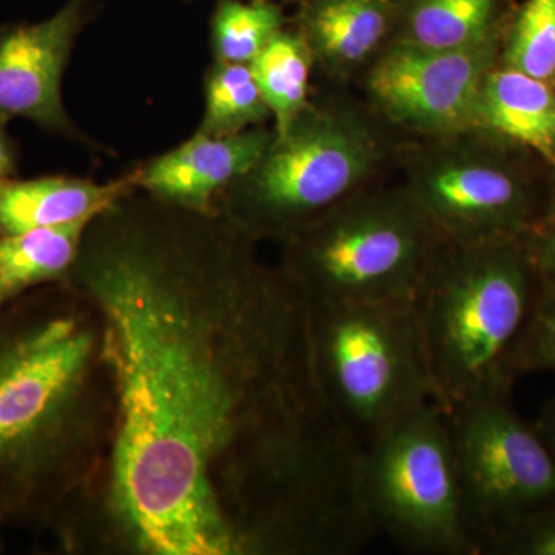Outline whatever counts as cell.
Listing matches in <instances>:
<instances>
[{
  "label": "cell",
  "mask_w": 555,
  "mask_h": 555,
  "mask_svg": "<svg viewBox=\"0 0 555 555\" xmlns=\"http://www.w3.org/2000/svg\"><path fill=\"white\" fill-rule=\"evenodd\" d=\"M275 131V130H273ZM389 153L371 109L339 96L310 100L215 211L255 243L278 247L327 208L372 184Z\"/></svg>",
  "instance_id": "4"
},
{
  "label": "cell",
  "mask_w": 555,
  "mask_h": 555,
  "mask_svg": "<svg viewBox=\"0 0 555 555\" xmlns=\"http://www.w3.org/2000/svg\"><path fill=\"white\" fill-rule=\"evenodd\" d=\"M93 0H67L47 20L0 28V116L100 152L65 108L64 86L73 51L89 24Z\"/></svg>",
  "instance_id": "11"
},
{
  "label": "cell",
  "mask_w": 555,
  "mask_h": 555,
  "mask_svg": "<svg viewBox=\"0 0 555 555\" xmlns=\"http://www.w3.org/2000/svg\"><path fill=\"white\" fill-rule=\"evenodd\" d=\"M401 188L444 240L526 238L547 218L550 166L483 130L404 150Z\"/></svg>",
  "instance_id": "7"
},
{
  "label": "cell",
  "mask_w": 555,
  "mask_h": 555,
  "mask_svg": "<svg viewBox=\"0 0 555 555\" xmlns=\"http://www.w3.org/2000/svg\"><path fill=\"white\" fill-rule=\"evenodd\" d=\"M10 119L0 116V185L17 177L20 169V147L11 137Z\"/></svg>",
  "instance_id": "25"
},
{
  "label": "cell",
  "mask_w": 555,
  "mask_h": 555,
  "mask_svg": "<svg viewBox=\"0 0 555 555\" xmlns=\"http://www.w3.org/2000/svg\"><path fill=\"white\" fill-rule=\"evenodd\" d=\"M551 217H555V164L547 173V218Z\"/></svg>",
  "instance_id": "27"
},
{
  "label": "cell",
  "mask_w": 555,
  "mask_h": 555,
  "mask_svg": "<svg viewBox=\"0 0 555 555\" xmlns=\"http://www.w3.org/2000/svg\"><path fill=\"white\" fill-rule=\"evenodd\" d=\"M526 246L540 276L555 278V217L547 218L531 235Z\"/></svg>",
  "instance_id": "24"
},
{
  "label": "cell",
  "mask_w": 555,
  "mask_h": 555,
  "mask_svg": "<svg viewBox=\"0 0 555 555\" xmlns=\"http://www.w3.org/2000/svg\"><path fill=\"white\" fill-rule=\"evenodd\" d=\"M555 371V278L540 276L521 350V374Z\"/></svg>",
  "instance_id": "22"
},
{
  "label": "cell",
  "mask_w": 555,
  "mask_h": 555,
  "mask_svg": "<svg viewBox=\"0 0 555 555\" xmlns=\"http://www.w3.org/2000/svg\"><path fill=\"white\" fill-rule=\"evenodd\" d=\"M275 2H276V0H275ZM281 2H286V3H298V5H299V3L305 2V0H281Z\"/></svg>",
  "instance_id": "28"
},
{
  "label": "cell",
  "mask_w": 555,
  "mask_h": 555,
  "mask_svg": "<svg viewBox=\"0 0 555 555\" xmlns=\"http://www.w3.org/2000/svg\"><path fill=\"white\" fill-rule=\"evenodd\" d=\"M360 492L378 534L404 553L480 555L448 416L427 403L361 455Z\"/></svg>",
  "instance_id": "8"
},
{
  "label": "cell",
  "mask_w": 555,
  "mask_h": 555,
  "mask_svg": "<svg viewBox=\"0 0 555 555\" xmlns=\"http://www.w3.org/2000/svg\"><path fill=\"white\" fill-rule=\"evenodd\" d=\"M390 42L456 50L503 42L513 0H392Z\"/></svg>",
  "instance_id": "16"
},
{
  "label": "cell",
  "mask_w": 555,
  "mask_h": 555,
  "mask_svg": "<svg viewBox=\"0 0 555 555\" xmlns=\"http://www.w3.org/2000/svg\"><path fill=\"white\" fill-rule=\"evenodd\" d=\"M112 427L93 306L57 283L0 308V528L53 531L100 476Z\"/></svg>",
  "instance_id": "2"
},
{
  "label": "cell",
  "mask_w": 555,
  "mask_h": 555,
  "mask_svg": "<svg viewBox=\"0 0 555 555\" xmlns=\"http://www.w3.org/2000/svg\"><path fill=\"white\" fill-rule=\"evenodd\" d=\"M258 247L138 190L91 219L64 283L100 317L113 427L65 550L353 555L378 535L309 301Z\"/></svg>",
  "instance_id": "1"
},
{
  "label": "cell",
  "mask_w": 555,
  "mask_h": 555,
  "mask_svg": "<svg viewBox=\"0 0 555 555\" xmlns=\"http://www.w3.org/2000/svg\"><path fill=\"white\" fill-rule=\"evenodd\" d=\"M392 0H305L292 27L315 69L345 83L366 72L392 36Z\"/></svg>",
  "instance_id": "13"
},
{
  "label": "cell",
  "mask_w": 555,
  "mask_h": 555,
  "mask_svg": "<svg viewBox=\"0 0 555 555\" xmlns=\"http://www.w3.org/2000/svg\"><path fill=\"white\" fill-rule=\"evenodd\" d=\"M502 42L430 50L389 42L364 72L375 115L420 139L476 129L486 76L500 62Z\"/></svg>",
  "instance_id": "10"
},
{
  "label": "cell",
  "mask_w": 555,
  "mask_h": 555,
  "mask_svg": "<svg viewBox=\"0 0 555 555\" xmlns=\"http://www.w3.org/2000/svg\"><path fill=\"white\" fill-rule=\"evenodd\" d=\"M488 554L555 555V502L503 532Z\"/></svg>",
  "instance_id": "23"
},
{
  "label": "cell",
  "mask_w": 555,
  "mask_h": 555,
  "mask_svg": "<svg viewBox=\"0 0 555 555\" xmlns=\"http://www.w3.org/2000/svg\"><path fill=\"white\" fill-rule=\"evenodd\" d=\"M499 64L555 87V0H525L516 7Z\"/></svg>",
  "instance_id": "21"
},
{
  "label": "cell",
  "mask_w": 555,
  "mask_h": 555,
  "mask_svg": "<svg viewBox=\"0 0 555 555\" xmlns=\"http://www.w3.org/2000/svg\"><path fill=\"white\" fill-rule=\"evenodd\" d=\"M137 192L129 173L107 182L47 175L13 178L0 185V233L60 228L91 221L122 196Z\"/></svg>",
  "instance_id": "14"
},
{
  "label": "cell",
  "mask_w": 555,
  "mask_h": 555,
  "mask_svg": "<svg viewBox=\"0 0 555 555\" xmlns=\"http://www.w3.org/2000/svg\"><path fill=\"white\" fill-rule=\"evenodd\" d=\"M318 378L332 414L366 449L434 403L412 301L310 305Z\"/></svg>",
  "instance_id": "6"
},
{
  "label": "cell",
  "mask_w": 555,
  "mask_h": 555,
  "mask_svg": "<svg viewBox=\"0 0 555 555\" xmlns=\"http://www.w3.org/2000/svg\"><path fill=\"white\" fill-rule=\"evenodd\" d=\"M204 112L198 133L233 137L272 124L250 65L214 61L204 76Z\"/></svg>",
  "instance_id": "19"
},
{
  "label": "cell",
  "mask_w": 555,
  "mask_h": 555,
  "mask_svg": "<svg viewBox=\"0 0 555 555\" xmlns=\"http://www.w3.org/2000/svg\"><path fill=\"white\" fill-rule=\"evenodd\" d=\"M535 426L555 459V400L546 404Z\"/></svg>",
  "instance_id": "26"
},
{
  "label": "cell",
  "mask_w": 555,
  "mask_h": 555,
  "mask_svg": "<svg viewBox=\"0 0 555 555\" xmlns=\"http://www.w3.org/2000/svg\"><path fill=\"white\" fill-rule=\"evenodd\" d=\"M539 281L526 238L440 240L412 308L434 403L444 414L511 396L524 377Z\"/></svg>",
  "instance_id": "3"
},
{
  "label": "cell",
  "mask_w": 555,
  "mask_h": 555,
  "mask_svg": "<svg viewBox=\"0 0 555 555\" xmlns=\"http://www.w3.org/2000/svg\"><path fill=\"white\" fill-rule=\"evenodd\" d=\"M250 69L272 113L273 130L283 133L312 100V53L299 33L287 25L251 61Z\"/></svg>",
  "instance_id": "18"
},
{
  "label": "cell",
  "mask_w": 555,
  "mask_h": 555,
  "mask_svg": "<svg viewBox=\"0 0 555 555\" xmlns=\"http://www.w3.org/2000/svg\"><path fill=\"white\" fill-rule=\"evenodd\" d=\"M0 553H2V542H0Z\"/></svg>",
  "instance_id": "29"
},
{
  "label": "cell",
  "mask_w": 555,
  "mask_h": 555,
  "mask_svg": "<svg viewBox=\"0 0 555 555\" xmlns=\"http://www.w3.org/2000/svg\"><path fill=\"white\" fill-rule=\"evenodd\" d=\"M286 27L275 0H217L210 21L211 60L250 65Z\"/></svg>",
  "instance_id": "20"
},
{
  "label": "cell",
  "mask_w": 555,
  "mask_h": 555,
  "mask_svg": "<svg viewBox=\"0 0 555 555\" xmlns=\"http://www.w3.org/2000/svg\"><path fill=\"white\" fill-rule=\"evenodd\" d=\"M476 129L488 131L555 164V87L496 65L478 98Z\"/></svg>",
  "instance_id": "15"
},
{
  "label": "cell",
  "mask_w": 555,
  "mask_h": 555,
  "mask_svg": "<svg viewBox=\"0 0 555 555\" xmlns=\"http://www.w3.org/2000/svg\"><path fill=\"white\" fill-rule=\"evenodd\" d=\"M467 516L481 554L503 532L555 502V459L511 396L447 414Z\"/></svg>",
  "instance_id": "9"
},
{
  "label": "cell",
  "mask_w": 555,
  "mask_h": 555,
  "mask_svg": "<svg viewBox=\"0 0 555 555\" xmlns=\"http://www.w3.org/2000/svg\"><path fill=\"white\" fill-rule=\"evenodd\" d=\"M440 240L401 184H369L281 244L276 264L309 305L412 301Z\"/></svg>",
  "instance_id": "5"
},
{
  "label": "cell",
  "mask_w": 555,
  "mask_h": 555,
  "mask_svg": "<svg viewBox=\"0 0 555 555\" xmlns=\"http://www.w3.org/2000/svg\"><path fill=\"white\" fill-rule=\"evenodd\" d=\"M273 134L272 126L222 138L195 131L177 147L137 164L129 177L138 192L159 203L217 214L218 196L255 166Z\"/></svg>",
  "instance_id": "12"
},
{
  "label": "cell",
  "mask_w": 555,
  "mask_h": 555,
  "mask_svg": "<svg viewBox=\"0 0 555 555\" xmlns=\"http://www.w3.org/2000/svg\"><path fill=\"white\" fill-rule=\"evenodd\" d=\"M89 224L0 233V308L36 288L64 283L78 261Z\"/></svg>",
  "instance_id": "17"
}]
</instances>
